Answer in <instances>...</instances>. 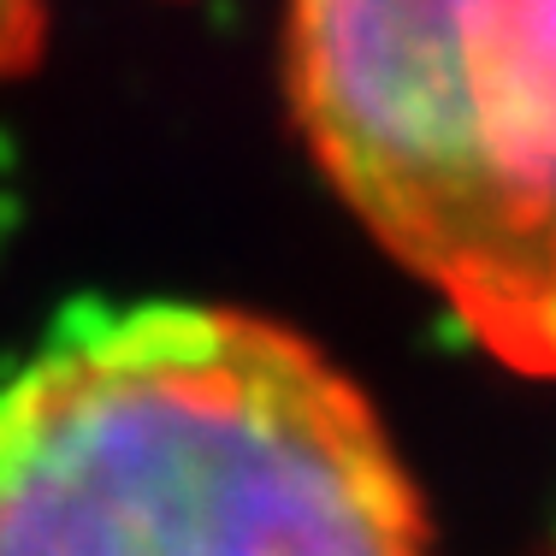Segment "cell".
<instances>
[{
    "label": "cell",
    "instance_id": "277c9868",
    "mask_svg": "<svg viewBox=\"0 0 556 556\" xmlns=\"http://www.w3.org/2000/svg\"><path fill=\"white\" fill-rule=\"evenodd\" d=\"M551 556H556V551H551Z\"/></svg>",
    "mask_w": 556,
    "mask_h": 556
},
{
    "label": "cell",
    "instance_id": "6da1fadb",
    "mask_svg": "<svg viewBox=\"0 0 556 556\" xmlns=\"http://www.w3.org/2000/svg\"><path fill=\"white\" fill-rule=\"evenodd\" d=\"M0 556H432V521L314 338L142 302L0 379Z\"/></svg>",
    "mask_w": 556,
    "mask_h": 556
},
{
    "label": "cell",
    "instance_id": "7a4b0ae2",
    "mask_svg": "<svg viewBox=\"0 0 556 556\" xmlns=\"http://www.w3.org/2000/svg\"><path fill=\"white\" fill-rule=\"evenodd\" d=\"M290 113L362 231L556 379V0H290Z\"/></svg>",
    "mask_w": 556,
    "mask_h": 556
},
{
    "label": "cell",
    "instance_id": "3957f363",
    "mask_svg": "<svg viewBox=\"0 0 556 556\" xmlns=\"http://www.w3.org/2000/svg\"><path fill=\"white\" fill-rule=\"evenodd\" d=\"M48 36V0H0V84L24 77L42 54Z\"/></svg>",
    "mask_w": 556,
    "mask_h": 556
}]
</instances>
